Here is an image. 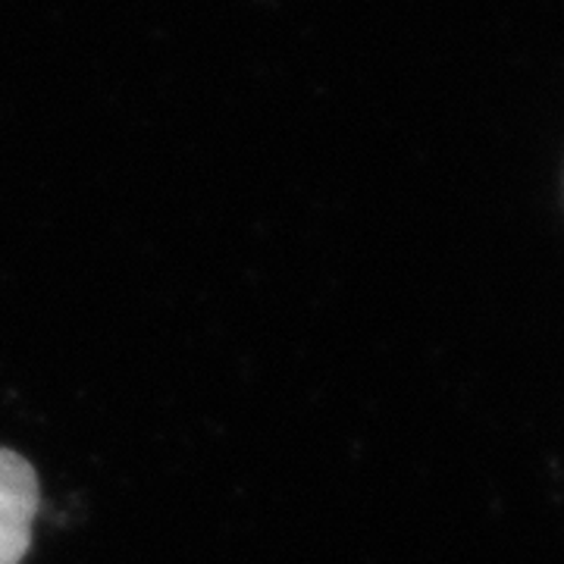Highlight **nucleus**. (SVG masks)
I'll use <instances>...</instances> for the list:
<instances>
[{
	"instance_id": "obj_1",
	"label": "nucleus",
	"mask_w": 564,
	"mask_h": 564,
	"mask_svg": "<svg viewBox=\"0 0 564 564\" xmlns=\"http://www.w3.org/2000/svg\"><path fill=\"white\" fill-rule=\"evenodd\" d=\"M39 477L22 455L0 448V564H20L32 545Z\"/></svg>"
}]
</instances>
